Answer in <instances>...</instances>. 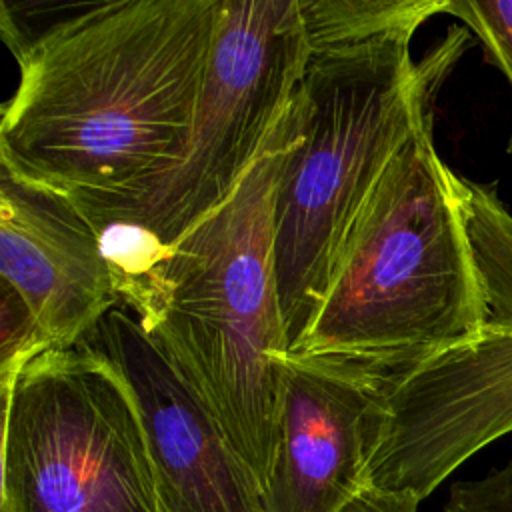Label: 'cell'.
<instances>
[{"label": "cell", "instance_id": "16", "mask_svg": "<svg viewBox=\"0 0 512 512\" xmlns=\"http://www.w3.org/2000/svg\"><path fill=\"white\" fill-rule=\"evenodd\" d=\"M420 500L412 494L364 488L340 512H418Z\"/></svg>", "mask_w": 512, "mask_h": 512}, {"label": "cell", "instance_id": "8", "mask_svg": "<svg viewBox=\"0 0 512 512\" xmlns=\"http://www.w3.org/2000/svg\"><path fill=\"white\" fill-rule=\"evenodd\" d=\"M128 384L162 512H264L256 478L160 344L122 308L82 340Z\"/></svg>", "mask_w": 512, "mask_h": 512}, {"label": "cell", "instance_id": "9", "mask_svg": "<svg viewBox=\"0 0 512 512\" xmlns=\"http://www.w3.org/2000/svg\"><path fill=\"white\" fill-rule=\"evenodd\" d=\"M0 278L54 348L78 344L118 304L98 234L82 210L2 164Z\"/></svg>", "mask_w": 512, "mask_h": 512}, {"label": "cell", "instance_id": "15", "mask_svg": "<svg viewBox=\"0 0 512 512\" xmlns=\"http://www.w3.org/2000/svg\"><path fill=\"white\" fill-rule=\"evenodd\" d=\"M442 512H512V460L482 478L454 482Z\"/></svg>", "mask_w": 512, "mask_h": 512}, {"label": "cell", "instance_id": "6", "mask_svg": "<svg viewBox=\"0 0 512 512\" xmlns=\"http://www.w3.org/2000/svg\"><path fill=\"white\" fill-rule=\"evenodd\" d=\"M0 512H162L122 374L78 342L2 382Z\"/></svg>", "mask_w": 512, "mask_h": 512}, {"label": "cell", "instance_id": "7", "mask_svg": "<svg viewBox=\"0 0 512 512\" xmlns=\"http://www.w3.org/2000/svg\"><path fill=\"white\" fill-rule=\"evenodd\" d=\"M310 56L298 0H220L184 156L126 196L70 198L84 216L126 218L168 246L222 206L286 116Z\"/></svg>", "mask_w": 512, "mask_h": 512}, {"label": "cell", "instance_id": "3", "mask_svg": "<svg viewBox=\"0 0 512 512\" xmlns=\"http://www.w3.org/2000/svg\"><path fill=\"white\" fill-rule=\"evenodd\" d=\"M292 144L288 108L234 194L172 244L164 308L148 332L214 414L260 492L290 352L274 268V198Z\"/></svg>", "mask_w": 512, "mask_h": 512}, {"label": "cell", "instance_id": "13", "mask_svg": "<svg viewBox=\"0 0 512 512\" xmlns=\"http://www.w3.org/2000/svg\"><path fill=\"white\" fill-rule=\"evenodd\" d=\"M444 12L462 20L480 38L486 54L512 86V2L448 0ZM506 150L512 154V136Z\"/></svg>", "mask_w": 512, "mask_h": 512}, {"label": "cell", "instance_id": "14", "mask_svg": "<svg viewBox=\"0 0 512 512\" xmlns=\"http://www.w3.org/2000/svg\"><path fill=\"white\" fill-rule=\"evenodd\" d=\"M0 292V370L4 382L12 378L28 360L52 348V344L26 302L6 282H2Z\"/></svg>", "mask_w": 512, "mask_h": 512}, {"label": "cell", "instance_id": "12", "mask_svg": "<svg viewBox=\"0 0 512 512\" xmlns=\"http://www.w3.org/2000/svg\"><path fill=\"white\" fill-rule=\"evenodd\" d=\"M310 50L414 34L448 0H298Z\"/></svg>", "mask_w": 512, "mask_h": 512}, {"label": "cell", "instance_id": "10", "mask_svg": "<svg viewBox=\"0 0 512 512\" xmlns=\"http://www.w3.org/2000/svg\"><path fill=\"white\" fill-rule=\"evenodd\" d=\"M376 390L288 358L264 512H340L366 488Z\"/></svg>", "mask_w": 512, "mask_h": 512}, {"label": "cell", "instance_id": "5", "mask_svg": "<svg viewBox=\"0 0 512 512\" xmlns=\"http://www.w3.org/2000/svg\"><path fill=\"white\" fill-rule=\"evenodd\" d=\"M454 186L488 320L376 392L366 464V488L420 502L512 432V214L494 184L454 176Z\"/></svg>", "mask_w": 512, "mask_h": 512}, {"label": "cell", "instance_id": "4", "mask_svg": "<svg viewBox=\"0 0 512 512\" xmlns=\"http://www.w3.org/2000/svg\"><path fill=\"white\" fill-rule=\"evenodd\" d=\"M400 32L310 50L292 96L294 144L274 198V268L290 348L306 332L342 242L382 172L430 114L460 40L414 64Z\"/></svg>", "mask_w": 512, "mask_h": 512}, {"label": "cell", "instance_id": "11", "mask_svg": "<svg viewBox=\"0 0 512 512\" xmlns=\"http://www.w3.org/2000/svg\"><path fill=\"white\" fill-rule=\"evenodd\" d=\"M98 234L118 302L150 332L166 300V262L170 248L144 224L116 216H86Z\"/></svg>", "mask_w": 512, "mask_h": 512}, {"label": "cell", "instance_id": "2", "mask_svg": "<svg viewBox=\"0 0 512 512\" xmlns=\"http://www.w3.org/2000/svg\"><path fill=\"white\" fill-rule=\"evenodd\" d=\"M488 320L454 172L430 114L394 154L354 218L326 292L288 358L376 392Z\"/></svg>", "mask_w": 512, "mask_h": 512}, {"label": "cell", "instance_id": "1", "mask_svg": "<svg viewBox=\"0 0 512 512\" xmlns=\"http://www.w3.org/2000/svg\"><path fill=\"white\" fill-rule=\"evenodd\" d=\"M220 0L76 4L14 56L0 164L70 198L126 196L184 156Z\"/></svg>", "mask_w": 512, "mask_h": 512}]
</instances>
